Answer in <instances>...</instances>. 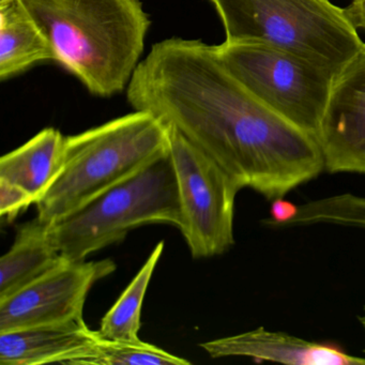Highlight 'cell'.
Returning <instances> with one entry per match:
<instances>
[{
	"label": "cell",
	"instance_id": "1",
	"mask_svg": "<svg viewBox=\"0 0 365 365\" xmlns=\"http://www.w3.org/2000/svg\"><path fill=\"white\" fill-rule=\"evenodd\" d=\"M128 102L174 128L241 187L284 197L324 170L317 140L279 116L225 67L215 46L170 38L151 46Z\"/></svg>",
	"mask_w": 365,
	"mask_h": 365
},
{
	"label": "cell",
	"instance_id": "2",
	"mask_svg": "<svg viewBox=\"0 0 365 365\" xmlns=\"http://www.w3.org/2000/svg\"><path fill=\"white\" fill-rule=\"evenodd\" d=\"M56 54L91 95L110 98L131 82L150 19L140 0H21Z\"/></svg>",
	"mask_w": 365,
	"mask_h": 365
},
{
	"label": "cell",
	"instance_id": "3",
	"mask_svg": "<svg viewBox=\"0 0 365 365\" xmlns=\"http://www.w3.org/2000/svg\"><path fill=\"white\" fill-rule=\"evenodd\" d=\"M170 128L145 110L113 119L65 140L63 166L36 202L52 224L170 155Z\"/></svg>",
	"mask_w": 365,
	"mask_h": 365
},
{
	"label": "cell",
	"instance_id": "4",
	"mask_svg": "<svg viewBox=\"0 0 365 365\" xmlns=\"http://www.w3.org/2000/svg\"><path fill=\"white\" fill-rule=\"evenodd\" d=\"M226 42H260L339 71L364 42L330 0H209Z\"/></svg>",
	"mask_w": 365,
	"mask_h": 365
},
{
	"label": "cell",
	"instance_id": "5",
	"mask_svg": "<svg viewBox=\"0 0 365 365\" xmlns=\"http://www.w3.org/2000/svg\"><path fill=\"white\" fill-rule=\"evenodd\" d=\"M148 224H170L178 230L181 225L170 155L50 224L48 236L66 259L82 262L91 253L120 242L131 230Z\"/></svg>",
	"mask_w": 365,
	"mask_h": 365
},
{
	"label": "cell",
	"instance_id": "6",
	"mask_svg": "<svg viewBox=\"0 0 365 365\" xmlns=\"http://www.w3.org/2000/svg\"><path fill=\"white\" fill-rule=\"evenodd\" d=\"M215 52L230 73L279 116L317 140L337 72L260 42H226Z\"/></svg>",
	"mask_w": 365,
	"mask_h": 365
},
{
	"label": "cell",
	"instance_id": "7",
	"mask_svg": "<svg viewBox=\"0 0 365 365\" xmlns=\"http://www.w3.org/2000/svg\"><path fill=\"white\" fill-rule=\"evenodd\" d=\"M170 155L180 202L179 230L192 257L222 255L235 245V202L243 187L174 128Z\"/></svg>",
	"mask_w": 365,
	"mask_h": 365
},
{
	"label": "cell",
	"instance_id": "8",
	"mask_svg": "<svg viewBox=\"0 0 365 365\" xmlns=\"http://www.w3.org/2000/svg\"><path fill=\"white\" fill-rule=\"evenodd\" d=\"M116 270L112 259H63L10 298L0 301V333L83 317L87 296L100 279Z\"/></svg>",
	"mask_w": 365,
	"mask_h": 365
},
{
	"label": "cell",
	"instance_id": "9",
	"mask_svg": "<svg viewBox=\"0 0 365 365\" xmlns=\"http://www.w3.org/2000/svg\"><path fill=\"white\" fill-rule=\"evenodd\" d=\"M317 142L327 172L365 175V44L335 76Z\"/></svg>",
	"mask_w": 365,
	"mask_h": 365
},
{
	"label": "cell",
	"instance_id": "10",
	"mask_svg": "<svg viewBox=\"0 0 365 365\" xmlns=\"http://www.w3.org/2000/svg\"><path fill=\"white\" fill-rule=\"evenodd\" d=\"M84 318L0 333V364L82 365L101 341Z\"/></svg>",
	"mask_w": 365,
	"mask_h": 365
},
{
	"label": "cell",
	"instance_id": "11",
	"mask_svg": "<svg viewBox=\"0 0 365 365\" xmlns=\"http://www.w3.org/2000/svg\"><path fill=\"white\" fill-rule=\"evenodd\" d=\"M212 358L247 356L290 365H365V358L346 354L337 346L316 343L285 332L260 328L200 344Z\"/></svg>",
	"mask_w": 365,
	"mask_h": 365
},
{
	"label": "cell",
	"instance_id": "12",
	"mask_svg": "<svg viewBox=\"0 0 365 365\" xmlns=\"http://www.w3.org/2000/svg\"><path fill=\"white\" fill-rule=\"evenodd\" d=\"M65 136L46 128L0 159V179L26 190L35 204L50 190L63 166Z\"/></svg>",
	"mask_w": 365,
	"mask_h": 365
},
{
	"label": "cell",
	"instance_id": "13",
	"mask_svg": "<svg viewBox=\"0 0 365 365\" xmlns=\"http://www.w3.org/2000/svg\"><path fill=\"white\" fill-rule=\"evenodd\" d=\"M48 226L37 217L18 230L14 245L0 258V301L14 296L65 259L51 242Z\"/></svg>",
	"mask_w": 365,
	"mask_h": 365
},
{
	"label": "cell",
	"instance_id": "14",
	"mask_svg": "<svg viewBox=\"0 0 365 365\" xmlns=\"http://www.w3.org/2000/svg\"><path fill=\"white\" fill-rule=\"evenodd\" d=\"M46 61L56 63V54L22 1L0 5V80H9Z\"/></svg>",
	"mask_w": 365,
	"mask_h": 365
},
{
	"label": "cell",
	"instance_id": "15",
	"mask_svg": "<svg viewBox=\"0 0 365 365\" xmlns=\"http://www.w3.org/2000/svg\"><path fill=\"white\" fill-rule=\"evenodd\" d=\"M163 250L164 241H161L151 252L144 266L119 297L117 302L102 318L98 330L101 339L123 343L140 341L138 332L140 329L142 305Z\"/></svg>",
	"mask_w": 365,
	"mask_h": 365
},
{
	"label": "cell",
	"instance_id": "16",
	"mask_svg": "<svg viewBox=\"0 0 365 365\" xmlns=\"http://www.w3.org/2000/svg\"><path fill=\"white\" fill-rule=\"evenodd\" d=\"M190 361L170 354L157 346L106 341L102 339L95 352L82 365H189Z\"/></svg>",
	"mask_w": 365,
	"mask_h": 365
},
{
	"label": "cell",
	"instance_id": "17",
	"mask_svg": "<svg viewBox=\"0 0 365 365\" xmlns=\"http://www.w3.org/2000/svg\"><path fill=\"white\" fill-rule=\"evenodd\" d=\"M307 212L315 224H336L365 230V197L362 196L341 194L312 200Z\"/></svg>",
	"mask_w": 365,
	"mask_h": 365
},
{
	"label": "cell",
	"instance_id": "18",
	"mask_svg": "<svg viewBox=\"0 0 365 365\" xmlns=\"http://www.w3.org/2000/svg\"><path fill=\"white\" fill-rule=\"evenodd\" d=\"M35 204L33 196L19 185L0 179V215L12 221L21 211Z\"/></svg>",
	"mask_w": 365,
	"mask_h": 365
},
{
	"label": "cell",
	"instance_id": "19",
	"mask_svg": "<svg viewBox=\"0 0 365 365\" xmlns=\"http://www.w3.org/2000/svg\"><path fill=\"white\" fill-rule=\"evenodd\" d=\"M298 206L284 200V197L272 200L270 208V217L264 220L262 223L270 228H281L286 223L294 219Z\"/></svg>",
	"mask_w": 365,
	"mask_h": 365
},
{
	"label": "cell",
	"instance_id": "20",
	"mask_svg": "<svg viewBox=\"0 0 365 365\" xmlns=\"http://www.w3.org/2000/svg\"><path fill=\"white\" fill-rule=\"evenodd\" d=\"M344 9L351 24L356 29L365 31V0H351L349 6Z\"/></svg>",
	"mask_w": 365,
	"mask_h": 365
},
{
	"label": "cell",
	"instance_id": "21",
	"mask_svg": "<svg viewBox=\"0 0 365 365\" xmlns=\"http://www.w3.org/2000/svg\"><path fill=\"white\" fill-rule=\"evenodd\" d=\"M359 322H360L361 326L363 327V329H364L365 331V307L362 315H361L360 317H359Z\"/></svg>",
	"mask_w": 365,
	"mask_h": 365
},
{
	"label": "cell",
	"instance_id": "22",
	"mask_svg": "<svg viewBox=\"0 0 365 365\" xmlns=\"http://www.w3.org/2000/svg\"><path fill=\"white\" fill-rule=\"evenodd\" d=\"M11 0H0V5H3V4L9 3Z\"/></svg>",
	"mask_w": 365,
	"mask_h": 365
}]
</instances>
